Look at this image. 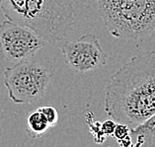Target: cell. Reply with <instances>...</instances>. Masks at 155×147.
Returning a JSON list of instances; mask_svg holds the SVG:
<instances>
[{
	"label": "cell",
	"instance_id": "cell-1",
	"mask_svg": "<svg viewBox=\"0 0 155 147\" xmlns=\"http://www.w3.org/2000/svg\"><path fill=\"white\" fill-rule=\"evenodd\" d=\"M104 108L110 118L130 129L155 114V51L132 56L113 74Z\"/></svg>",
	"mask_w": 155,
	"mask_h": 147
},
{
	"label": "cell",
	"instance_id": "cell-2",
	"mask_svg": "<svg viewBox=\"0 0 155 147\" xmlns=\"http://www.w3.org/2000/svg\"><path fill=\"white\" fill-rule=\"evenodd\" d=\"M9 21L26 26L48 44L62 41L74 26L72 0H1Z\"/></svg>",
	"mask_w": 155,
	"mask_h": 147
},
{
	"label": "cell",
	"instance_id": "cell-3",
	"mask_svg": "<svg viewBox=\"0 0 155 147\" xmlns=\"http://www.w3.org/2000/svg\"><path fill=\"white\" fill-rule=\"evenodd\" d=\"M110 34L137 41L155 32V0H96Z\"/></svg>",
	"mask_w": 155,
	"mask_h": 147
},
{
	"label": "cell",
	"instance_id": "cell-4",
	"mask_svg": "<svg viewBox=\"0 0 155 147\" xmlns=\"http://www.w3.org/2000/svg\"><path fill=\"white\" fill-rule=\"evenodd\" d=\"M46 66L28 60L4 70V86L14 104H32L43 98L51 81Z\"/></svg>",
	"mask_w": 155,
	"mask_h": 147
},
{
	"label": "cell",
	"instance_id": "cell-5",
	"mask_svg": "<svg viewBox=\"0 0 155 147\" xmlns=\"http://www.w3.org/2000/svg\"><path fill=\"white\" fill-rule=\"evenodd\" d=\"M48 43L26 26L6 19L0 24V54L11 62L28 60Z\"/></svg>",
	"mask_w": 155,
	"mask_h": 147
},
{
	"label": "cell",
	"instance_id": "cell-6",
	"mask_svg": "<svg viewBox=\"0 0 155 147\" xmlns=\"http://www.w3.org/2000/svg\"><path fill=\"white\" fill-rule=\"evenodd\" d=\"M60 50L67 66L77 73L97 70L107 63V54L97 37L91 33L84 34L78 40L67 41Z\"/></svg>",
	"mask_w": 155,
	"mask_h": 147
},
{
	"label": "cell",
	"instance_id": "cell-7",
	"mask_svg": "<svg viewBox=\"0 0 155 147\" xmlns=\"http://www.w3.org/2000/svg\"><path fill=\"white\" fill-rule=\"evenodd\" d=\"M131 137H134V147L155 146V114L132 127Z\"/></svg>",
	"mask_w": 155,
	"mask_h": 147
},
{
	"label": "cell",
	"instance_id": "cell-8",
	"mask_svg": "<svg viewBox=\"0 0 155 147\" xmlns=\"http://www.w3.org/2000/svg\"><path fill=\"white\" fill-rule=\"evenodd\" d=\"M50 124L39 110L30 113L27 118V134L30 138L41 137L50 129Z\"/></svg>",
	"mask_w": 155,
	"mask_h": 147
},
{
	"label": "cell",
	"instance_id": "cell-9",
	"mask_svg": "<svg viewBox=\"0 0 155 147\" xmlns=\"http://www.w3.org/2000/svg\"><path fill=\"white\" fill-rule=\"evenodd\" d=\"M92 116L93 115L91 112L86 113V120L87 123H88L89 130L93 134L94 141H96L97 143H103L106 140L107 136L104 134L103 130H102V122H94Z\"/></svg>",
	"mask_w": 155,
	"mask_h": 147
},
{
	"label": "cell",
	"instance_id": "cell-10",
	"mask_svg": "<svg viewBox=\"0 0 155 147\" xmlns=\"http://www.w3.org/2000/svg\"><path fill=\"white\" fill-rule=\"evenodd\" d=\"M38 110L41 112V114L45 116V118L48 120V122L50 124L51 127L56 126L58 120V114L55 108L51 106H43V107H40Z\"/></svg>",
	"mask_w": 155,
	"mask_h": 147
},
{
	"label": "cell",
	"instance_id": "cell-11",
	"mask_svg": "<svg viewBox=\"0 0 155 147\" xmlns=\"http://www.w3.org/2000/svg\"><path fill=\"white\" fill-rule=\"evenodd\" d=\"M130 135H131V129L127 124L123 123V122L117 123L114 134H113V136L116 138L117 141L119 142L120 140H123V139L127 138V136H130Z\"/></svg>",
	"mask_w": 155,
	"mask_h": 147
},
{
	"label": "cell",
	"instance_id": "cell-12",
	"mask_svg": "<svg viewBox=\"0 0 155 147\" xmlns=\"http://www.w3.org/2000/svg\"><path fill=\"white\" fill-rule=\"evenodd\" d=\"M117 122L115 119H106L105 122H102V130H103L104 134L106 136H113L114 134V131L115 129L117 126Z\"/></svg>",
	"mask_w": 155,
	"mask_h": 147
},
{
	"label": "cell",
	"instance_id": "cell-13",
	"mask_svg": "<svg viewBox=\"0 0 155 147\" xmlns=\"http://www.w3.org/2000/svg\"><path fill=\"white\" fill-rule=\"evenodd\" d=\"M0 2H1V0H0Z\"/></svg>",
	"mask_w": 155,
	"mask_h": 147
}]
</instances>
